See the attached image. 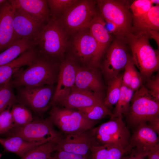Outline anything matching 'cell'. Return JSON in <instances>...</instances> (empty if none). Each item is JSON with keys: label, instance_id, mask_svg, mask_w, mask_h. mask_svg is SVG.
<instances>
[{"label": "cell", "instance_id": "obj_1", "mask_svg": "<svg viewBox=\"0 0 159 159\" xmlns=\"http://www.w3.org/2000/svg\"><path fill=\"white\" fill-rule=\"evenodd\" d=\"M59 67L53 60L39 55L27 68L16 71L9 82L17 88L53 85L57 82Z\"/></svg>", "mask_w": 159, "mask_h": 159}, {"label": "cell", "instance_id": "obj_2", "mask_svg": "<svg viewBox=\"0 0 159 159\" xmlns=\"http://www.w3.org/2000/svg\"><path fill=\"white\" fill-rule=\"evenodd\" d=\"M149 38L147 34L133 32L124 38L131 50L133 62L145 81L159 68V51L152 47Z\"/></svg>", "mask_w": 159, "mask_h": 159}, {"label": "cell", "instance_id": "obj_3", "mask_svg": "<svg viewBox=\"0 0 159 159\" xmlns=\"http://www.w3.org/2000/svg\"><path fill=\"white\" fill-rule=\"evenodd\" d=\"M68 34L57 19L51 18L44 25L34 43L44 57L54 59L63 56L68 45Z\"/></svg>", "mask_w": 159, "mask_h": 159}, {"label": "cell", "instance_id": "obj_4", "mask_svg": "<svg viewBox=\"0 0 159 159\" xmlns=\"http://www.w3.org/2000/svg\"><path fill=\"white\" fill-rule=\"evenodd\" d=\"M125 116L128 124L135 128L140 124L159 116V101L143 84L135 92L130 110Z\"/></svg>", "mask_w": 159, "mask_h": 159}, {"label": "cell", "instance_id": "obj_5", "mask_svg": "<svg viewBox=\"0 0 159 159\" xmlns=\"http://www.w3.org/2000/svg\"><path fill=\"white\" fill-rule=\"evenodd\" d=\"M121 115L111 118L109 121L92 129L94 137L100 145L117 147L128 152L132 150L129 143L130 133Z\"/></svg>", "mask_w": 159, "mask_h": 159}, {"label": "cell", "instance_id": "obj_6", "mask_svg": "<svg viewBox=\"0 0 159 159\" xmlns=\"http://www.w3.org/2000/svg\"><path fill=\"white\" fill-rule=\"evenodd\" d=\"M99 11L105 21L116 26L119 38L124 39L132 31V18L129 9V1L97 0Z\"/></svg>", "mask_w": 159, "mask_h": 159}, {"label": "cell", "instance_id": "obj_7", "mask_svg": "<svg viewBox=\"0 0 159 159\" xmlns=\"http://www.w3.org/2000/svg\"><path fill=\"white\" fill-rule=\"evenodd\" d=\"M48 118L65 135L90 129L98 122L87 118L77 109L58 106H52Z\"/></svg>", "mask_w": 159, "mask_h": 159}, {"label": "cell", "instance_id": "obj_8", "mask_svg": "<svg viewBox=\"0 0 159 159\" xmlns=\"http://www.w3.org/2000/svg\"><path fill=\"white\" fill-rule=\"evenodd\" d=\"M96 1L78 0L57 19L68 34L88 28L97 10Z\"/></svg>", "mask_w": 159, "mask_h": 159}, {"label": "cell", "instance_id": "obj_9", "mask_svg": "<svg viewBox=\"0 0 159 159\" xmlns=\"http://www.w3.org/2000/svg\"><path fill=\"white\" fill-rule=\"evenodd\" d=\"M7 133L9 136H18L28 141L42 144L57 143L63 137L49 118L33 120L25 125L13 128Z\"/></svg>", "mask_w": 159, "mask_h": 159}, {"label": "cell", "instance_id": "obj_10", "mask_svg": "<svg viewBox=\"0 0 159 159\" xmlns=\"http://www.w3.org/2000/svg\"><path fill=\"white\" fill-rule=\"evenodd\" d=\"M125 39L115 36L106 51L101 68L108 81L117 76L124 69L131 57Z\"/></svg>", "mask_w": 159, "mask_h": 159}, {"label": "cell", "instance_id": "obj_11", "mask_svg": "<svg viewBox=\"0 0 159 159\" xmlns=\"http://www.w3.org/2000/svg\"><path fill=\"white\" fill-rule=\"evenodd\" d=\"M18 89V102L39 114L46 111L51 105L55 90L53 85Z\"/></svg>", "mask_w": 159, "mask_h": 159}, {"label": "cell", "instance_id": "obj_12", "mask_svg": "<svg viewBox=\"0 0 159 159\" xmlns=\"http://www.w3.org/2000/svg\"><path fill=\"white\" fill-rule=\"evenodd\" d=\"M74 34L72 43V55L70 56L77 64L79 62L84 64L83 66L95 68L98 46L89 28L80 30Z\"/></svg>", "mask_w": 159, "mask_h": 159}, {"label": "cell", "instance_id": "obj_13", "mask_svg": "<svg viewBox=\"0 0 159 159\" xmlns=\"http://www.w3.org/2000/svg\"><path fill=\"white\" fill-rule=\"evenodd\" d=\"M98 145H100L95 140L91 129L65 135L57 143L55 151L60 150L91 158V148Z\"/></svg>", "mask_w": 159, "mask_h": 159}, {"label": "cell", "instance_id": "obj_14", "mask_svg": "<svg viewBox=\"0 0 159 159\" xmlns=\"http://www.w3.org/2000/svg\"><path fill=\"white\" fill-rule=\"evenodd\" d=\"M77 65L70 56L62 62L59 67L57 85L51 105H57L68 95L74 87Z\"/></svg>", "mask_w": 159, "mask_h": 159}, {"label": "cell", "instance_id": "obj_15", "mask_svg": "<svg viewBox=\"0 0 159 159\" xmlns=\"http://www.w3.org/2000/svg\"><path fill=\"white\" fill-rule=\"evenodd\" d=\"M157 134L147 122L140 124L130 136L129 143L133 153L145 157L149 150L159 143Z\"/></svg>", "mask_w": 159, "mask_h": 159}, {"label": "cell", "instance_id": "obj_16", "mask_svg": "<svg viewBox=\"0 0 159 159\" xmlns=\"http://www.w3.org/2000/svg\"><path fill=\"white\" fill-rule=\"evenodd\" d=\"M15 8L9 0L0 7V53L19 39L14 30Z\"/></svg>", "mask_w": 159, "mask_h": 159}, {"label": "cell", "instance_id": "obj_17", "mask_svg": "<svg viewBox=\"0 0 159 159\" xmlns=\"http://www.w3.org/2000/svg\"><path fill=\"white\" fill-rule=\"evenodd\" d=\"M15 9L13 24L16 34L19 39L34 42L44 25L23 11Z\"/></svg>", "mask_w": 159, "mask_h": 159}, {"label": "cell", "instance_id": "obj_18", "mask_svg": "<svg viewBox=\"0 0 159 159\" xmlns=\"http://www.w3.org/2000/svg\"><path fill=\"white\" fill-rule=\"evenodd\" d=\"M88 28L98 46V51L94 63L95 68H98L113 38L107 30L105 21L99 11H97Z\"/></svg>", "mask_w": 159, "mask_h": 159}, {"label": "cell", "instance_id": "obj_19", "mask_svg": "<svg viewBox=\"0 0 159 159\" xmlns=\"http://www.w3.org/2000/svg\"><path fill=\"white\" fill-rule=\"evenodd\" d=\"M103 93H96L73 88L68 95L56 106L77 109L104 104Z\"/></svg>", "mask_w": 159, "mask_h": 159}, {"label": "cell", "instance_id": "obj_20", "mask_svg": "<svg viewBox=\"0 0 159 159\" xmlns=\"http://www.w3.org/2000/svg\"><path fill=\"white\" fill-rule=\"evenodd\" d=\"M73 88L96 93H103V84L97 68L78 64Z\"/></svg>", "mask_w": 159, "mask_h": 159}, {"label": "cell", "instance_id": "obj_21", "mask_svg": "<svg viewBox=\"0 0 159 159\" xmlns=\"http://www.w3.org/2000/svg\"><path fill=\"white\" fill-rule=\"evenodd\" d=\"M9 1L15 9L23 11L43 25L51 18L47 0Z\"/></svg>", "mask_w": 159, "mask_h": 159}, {"label": "cell", "instance_id": "obj_22", "mask_svg": "<svg viewBox=\"0 0 159 159\" xmlns=\"http://www.w3.org/2000/svg\"><path fill=\"white\" fill-rule=\"evenodd\" d=\"M159 6H153L140 19L132 22V32L148 35L159 42Z\"/></svg>", "mask_w": 159, "mask_h": 159}, {"label": "cell", "instance_id": "obj_23", "mask_svg": "<svg viewBox=\"0 0 159 159\" xmlns=\"http://www.w3.org/2000/svg\"><path fill=\"white\" fill-rule=\"evenodd\" d=\"M0 144L5 151L14 153L20 158L33 148L43 144L28 141L16 136L0 138Z\"/></svg>", "mask_w": 159, "mask_h": 159}, {"label": "cell", "instance_id": "obj_24", "mask_svg": "<svg viewBox=\"0 0 159 159\" xmlns=\"http://www.w3.org/2000/svg\"><path fill=\"white\" fill-rule=\"evenodd\" d=\"M35 46L32 41L21 39L0 53V66L14 60L23 52Z\"/></svg>", "mask_w": 159, "mask_h": 159}, {"label": "cell", "instance_id": "obj_25", "mask_svg": "<svg viewBox=\"0 0 159 159\" xmlns=\"http://www.w3.org/2000/svg\"><path fill=\"white\" fill-rule=\"evenodd\" d=\"M90 150L91 159H122L128 152L117 147L105 145L93 146Z\"/></svg>", "mask_w": 159, "mask_h": 159}, {"label": "cell", "instance_id": "obj_26", "mask_svg": "<svg viewBox=\"0 0 159 159\" xmlns=\"http://www.w3.org/2000/svg\"><path fill=\"white\" fill-rule=\"evenodd\" d=\"M134 92L131 88L122 84L119 97L113 113L114 117L123 115H126L127 114Z\"/></svg>", "mask_w": 159, "mask_h": 159}, {"label": "cell", "instance_id": "obj_27", "mask_svg": "<svg viewBox=\"0 0 159 159\" xmlns=\"http://www.w3.org/2000/svg\"><path fill=\"white\" fill-rule=\"evenodd\" d=\"M123 75L119 74L116 77L108 81V89L104 103L109 109L117 102L122 83Z\"/></svg>", "mask_w": 159, "mask_h": 159}, {"label": "cell", "instance_id": "obj_28", "mask_svg": "<svg viewBox=\"0 0 159 159\" xmlns=\"http://www.w3.org/2000/svg\"><path fill=\"white\" fill-rule=\"evenodd\" d=\"M10 111L14 127L25 125L33 120L30 110L27 107L21 103H16L13 105Z\"/></svg>", "mask_w": 159, "mask_h": 159}, {"label": "cell", "instance_id": "obj_29", "mask_svg": "<svg viewBox=\"0 0 159 159\" xmlns=\"http://www.w3.org/2000/svg\"><path fill=\"white\" fill-rule=\"evenodd\" d=\"M77 110L86 118L93 121H98L108 115L111 118L114 117L110 110L104 104L96 105Z\"/></svg>", "mask_w": 159, "mask_h": 159}, {"label": "cell", "instance_id": "obj_30", "mask_svg": "<svg viewBox=\"0 0 159 159\" xmlns=\"http://www.w3.org/2000/svg\"><path fill=\"white\" fill-rule=\"evenodd\" d=\"M57 143L50 142L38 145L31 149L20 159H48L55 151Z\"/></svg>", "mask_w": 159, "mask_h": 159}, {"label": "cell", "instance_id": "obj_31", "mask_svg": "<svg viewBox=\"0 0 159 159\" xmlns=\"http://www.w3.org/2000/svg\"><path fill=\"white\" fill-rule=\"evenodd\" d=\"M78 0H47L51 17L57 19Z\"/></svg>", "mask_w": 159, "mask_h": 159}, {"label": "cell", "instance_id": "obj_32", "mask_svg": "<svg viewBox=\"0 0 159 159\" xmlns=\"http://www.w3.org/2000/svg\"><path fill=\"white\" fill-rule=\"evenodd\" d=\"M9 82L4 85L0 90V114L8 107L18 102Z\"/></svg>", "mask_w": 159, "mask_h": 159}, {"label": "cell", "instance_id": "obj_33", "mask_svg": "<svg viewBox=\"0 0 159 159\" xmlns=\"http://www.w3.org/2000/svg\"><path fill=\"white\" fill-rule=\"evenodd\" d=\"M150 0H136L130 4L132 22L137 21L143 17L153 6Z\"/></svg>", "mask_w": 159, "mask_h": 159}, {"label": "cell", "instance_id": "obj_34", "mask_svg": "<svg viewBox=\"0 0 159 159\" xmlns=\"http://www.w3.org/2000/svg\"><path fill=\"white\" fill-rule=\"evenodd\" d=\"M12 106H9L0 114V135L7 133L14 127L10 111Z\"/></svg>", "mask_w": 159, "mask_h": 159}, {"label": "cell", "instance_id": "obj_35", "mask_svg": "<svg viewBox=\"0 0 159 159\" xmlns=\"http://www.w3.org/2000/svg\"><path fill=\"white\" fill-rule=\"evenodd\" d=\"M146 87L151 95L157 100L159 101V75L150 77L146 80Z\"/></svg>", "mask_w": 159, "mask_h": 159}, {"label": "cell", "instance_id": "obj_36", "mask_svg": "<svg viewBox=\"0 0 159 159\" xmlns=\"http://www.w3.org/2000/svg\"><path fill=\"white\" fill-rule=\"evenodd\" d=\"M135 67L131 56L125 68V71L122 77L123 84L129 87L131 82L133 69Z\"/></svg>", "mask_w": 159, "mask_h": 159}, {"label": "cell", "instance_id": "obj_37", "mask_svg": "<svg viewBox=\"0 0 159 159\" xmlns=\"http://www.w3.org/2000/svg\"><path fill=\"white\" fill-rule=\"evenodd\" d=\"M143 80L141 74L137 70L135 67L133 69L129 87L135 92L143 84Z\"/></svg>", "mask_w": 159, "mask_h": 159}, {"label": "cell", "instance_id": "obj_38", "mask_svg": "<svg viewBox=\"0 0 159 159\" xmlns=\"http://www.w3.org/2000/svg\"><path fill=\"white\" fill-rule=\"evenodd\" d=\"M53 157L55 159H91V158L80 155L58 150Z\"/></svg>", "mask_w": 159, "mask_h": 159}, {"label": "cell", "instance_id": "obj_39", "mask_svg": "<svg viewBox=\"0 0 159 159\" xmlns=\"http://www.w3.org/2000/svg\"><path fill=\"white\" fill-rule=\"evenodd\" d=\"M147 156L148 159H159V144L151 149L148 151Z\"/></svg>", "mask_w": 159, "mask_h": 159}, {"label": "cell", "instance_id": "obj_40", "mask_svg": "<svg viewBox=\"0 0 159 159\" xmlns=\"http://www.w3.org/2000/svg\"><path fill=\"white\" fill-rule=\"evenodd\" d=\"M148 125L157 134H159V116L152 119L148 122Z\"/></svg>", "mask_w": 159, "mask_h": 159}, {"label": "cell", "instance_id": "obj_41", "mask_svg": "<svg viewBox=\"0 0 159 159\" xmlns=\"http://www.w3.org/2000/svg\"><path fill=\"white\" fill-rule=\"evenodd\" d=\"M144 157L135 154L132 152L131 154L128 156H123L122 159H144Z\"/></svg>", "mask_w": 159, "mask_h": 159}, {"label": "cell", "instance_id": "obj_42", "mask_svg": "<svg viewBox=\"0 0 159 159\" xmlns=\"http://www.w3.org/2000/svg\"><path fill=\"white\" fill-rule=\"evenodd\" d=\"M152 4H155V5H158L159 4V0H150Z\"/></svg>", "mask_w": 159, "mask_h": 159}, {"label": "cell", "instance_id": "obj_43", "mask_svg": "<svg viewBox=\"0 0 159 159\" xmlns=\"http://www.w3.org/2000/svg\"><path fill=\"white\" fill-rule=\"evenodd\" d=\"M6 0H0V7L6 1Z\"/></svg>", "mask_w": 159, "mask_h": 159}, {"label": "cell", "instance_id": "obj_44", "mask_svg": "<svg viewBox=\"0 0 159 159\" xmlns=\"http://www.w3.org/2000/svg\"><path fill=\"white\" fill-rule=\"evenodd\" d=\"M48 159H55L53 156H51Z\"/></svg>", "mask_w": 159, "mask_h": 159}, {"label": "cell", "instance_id": "obj_45", "mask_svg": "<svg viewBox=\"0 0 159 159\" xmlns=\"http://www.w3.org/2000/svg\"><path fill=\"white\" fill-rule=\"evenodd\" d=\"M4 85H0V90L2 88V87H3Z\"/></svg>", "mask_w": 159, "mask_h": 159}, {"label": "cell", "instance_id": "obj_46", "mask_svg": "<svg viewBox=\"0 0 159 159\" xmlns=\"http://www.w3.org/2000/svg\"><path fill=\"white\" fill-rule=\"evenodd\" d=\"M1 153H0V158L1 157Z\"/></svg>", "mask_w": 159, "mask_h": 159}]
</instances>
